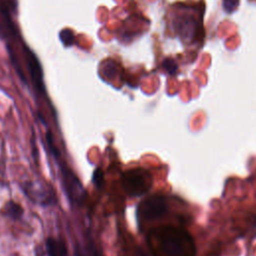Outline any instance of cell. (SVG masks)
<instances>
[{
    "label": "cell",
    "mask_w": 256,
    "mask_h": 256,
    "mask_svg": "<svg viewBox=\"0 0 256 256\" xmlns=\"http://www.w3.org/2000/svg\"><path fill=\"white\" fill-rule=\"evenodd\" d=\"M59 38L65 47H69L74 44V34L70 29H63L59 33Z\"/></svg>",
    "instance_id": "10"
},
{
    "label": "cell",
    "mask_w": 256,
    "mask_h": 256,
    "mask_svg": "<svg viewBox=\"0 0 256 256\" xmlns=\"http://www.w3.org/2000/svg\"><path fill=\"white\" fill-rule=\"evenodd\" d=\"M202 2H177L173 4L167 13V25L173 36L180 39L185 46L202 45L204 38Z\"/></svg>",
    "instance_id": "1"
},
{
    "label": "cell",
    "mask_w": 256,
    "mask_h": 256,
    "mask_svg": "<svg viewBox=\"0 0 256 256\" xmlns=\"http://www.w3.org/2000/svg\"><path fill=\"white\" fill-rule=\"evenodd\" d=\"M6 212L7 215L13 219H19L23 215L22 207L13 201H9L6 204Z\"/></svg>",
    "instance_id": "9"
},
{
    "label": "cell",
    "mask_w": 256,
    "mask_h": 256,
    "mask_svg": "<svg viewBox=\"0 0 256 256\" xmlns=\"http://www.w3.org/2000/svg\"><path fill=\"white\" fill-rule=\"evenodd\" d=\"M23 50H24L25 60L27 63V69L30 74L31 81L33 83L34 88L38 93L42 95H46L43 69H42L40 60L28 46H23Z\"/></svg>",
    "instance_id": "6"
},
{
    "label": "cell",
    "mask_w": 256,
    "mask_h": 256,
    "mask_svg": "<svg viewBox=\"0 0 256 256\" xmlns=\"http://www.w3.org/2000/svg\"><path fill=\"white\" fill-rule=\"evenodd\" d=\"M147 243L152 256H196V247L188 231L173 225L151 229Z\"/></svg>",
    "instance_id": "2"
},
{
    "label": "cell",
    "mask_w": 256,
    "mask_h": 256,
    "mask_svg": "<svg viewBox=\"0 0 256 256\" xmlns=\"http://www.w3.org/2000/svg\"><path fill=\"white\" fill-rule=\"evenodd\" d=\"M22 189L29 199L40 205H52L55 203L54 194L41 183L25 182Z\"/></svg>",
    "instance_id": "7"
},
{
    "label": "cell",
    "mask_w": 256,
    "mask_h": 256,
    "mask_svg": "<svg viewBox=\"0 0 256 256\" xmlns=\"http://www.w3.org/2000/svg\"><path fill=\"white\" fill-rule=\"evenodd\" d=\"M62 183L64 192L73 205H81L85 199V190L78 177L68 168L62 169Z\"/></svg>",
    "instance_id": "5"
},
{
    "label": "cell",
    "mask_w": 256,
    "mask_h": 256,
    "mask_svg": "<svg viewBox=\"0 0 256 256\" xmlns=\"http://www.w3.org/2000/svg\"><path fill=\"white\" fill-rule=\"evenodd\" d=\"M168 212V203L163 195L154 194L143 201L137 207V219L142 222L154 221L165 216Z\"/></svg>",
    "instance_id": "4"
},
{
    "label": "cell",
    "mask_w": 256,
    "mask_h": 256,
    "mask_svg": "<svg viewBox=\"0 0 256 256\" xmlns=\"http://www.w3.org/2000/svg\"><path fill=\"white\" fill-rule=\"evenodd\" d=\"M74 256H85L84 253H83V251H82V249H81L79 246H77V247L75 248V250H74Z\"/></svg>",
    "instance_id": "14"
},
{
    "label": "cell",
    "mask_w": 256,
    "mask_h": 256,
    "mask_svg": "<svg viewBox=\"0 0 256 256\" xmlns=\"http://www.w3.org/2000/svg\"><path fill=\"white\" fill-rule=\"evenodd\" d=\"M92 182L96 186V188L101 189L104 185V174L100 168L94 170L92 175Z\"/></svg>",
    "instance_id": "11"
},
{
    "label": "cell",
    "mask_w": 256,
    "mask_h": 256,
    "mask_svg": "<svg viewBox=\"0 0 256 256\" xmlns=\"http://www.w3.org/2000/svg\"><path fill=\"white\" fill-rule=\"evenodd\" d=\"M121 185L128 196L140 197L147 194L152 188L153 177L145 168H131L121 175Z\"/></svg>",
    "instance_id": "3"
},
{
    "label": "cell",
    "mask_w": 256,
    "mask_h": 256,
    "mask_svg": "<svg viewBox=\"0 0 256 256\" xmlns=\"http://www.w3.org/2000/svg\"><path fill=\"white\" fill-rule=\"evenodd\" d=\"M46 252L48 256H67L66 244L54 238L46 240Z\"/></svg>",
    "instance_id": "8"
},
{
    "label": "cell",
    "mask_w": 256,
    "mask_h": 256,
    "mask_svg": "<svg viewBox=\"0 0 256 256\" xmlns=\"http://www.w3.org/2000/svg\"><path fill=\"white\" fill-rule=\"evenodd\" d=\"M88 252H89V256H101V255L99 254V252L97 251V249L95 248V246L93 245V243H90V244H89Z\"/></svg>",
    "instance_id": "13"
},
{
    "label": "cell",
    "mask_w": 256,
    "mask_h": 256,
    "mask_svg": "<svg viewBox=\"0 0 256 256\" xmlns=\"http://www.w3.org/2000/svg\"><path fill=\"white\" fill-rule=\"evenodd\" d=\"M249 1H253V2H256V0H249Z\"/></svg>",
    "instance_id": "15"
},
{
    "label": "cell",
    "mask_w": 256,
    "mask_h": 256,
    "mask_svg": "<svg viewBox=\"0 0 256 256\" xmlns=\"http://www.w3.org/2000/svg\"><path fill=\"white\" fill-rule=\"evenodd\" d=\"M46 141H47V144H48V148L53 153L54 157H58L59 156V152L57 150V147H55V145L53 143V137H52V134H51L50 131H48L47 134H46Z\"/></svg>",
    "instance_id": "12"
}]
</instances>
